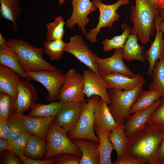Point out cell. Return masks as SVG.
<instances>
[{
	"instance_id": "1",
	"label": "cell",
	"mask_w": 164,
	"mask_h": 164,
	"mask_svg": "<svg viewBox=\"0 0 164 164\" xmlns=\"http://www.w3.org/2000/svg\"><path fill=\"white\" fill-rule=\"evenodd\" d=\"M164 137V130L147 123L128 136L126 154L135 159L151 164Z\"/></svg>"
},
{
	"instance_id": "2",
	"label": "cell",
	"mask_w": 164,
	"mask_h": 164,
	"mask_svg": "<svg viewBox=\"0 0 164 164\" xmlns=\"http://www.w3.org/2000/svg\"><path fill=\"white\" fill-rule=\"evenodd\" d=\"M130 7V21L133 23L130 34L136 35L142 44H146L154 34L155 20L160 12L146 0H135Z\"/></svg>"
},
{
	"instance_id": "3",
	"label": "cell",
	"mask_w": 164,
	"mask_h": 164,
	"mask_svg": "<svg viewBox=\"0 0 164 164\" xmlns=\"http://www.w3.org/2000/svg\"><path fill=\"white\" fill-rule=\"evenodd\" d=\"M7 41L9 46L17 54L20 65L24 71L54 70L57 69L44 59V53L42 48L34 46L19 39L12 38Z\"/></svg>"
},
{
	"instance_id": "4",
	"label": "cell",
	"mask_w": 164,
	"mask_h": 164,
	"mask_svg": "<svg viewBox=\"0 0 164 164\" xmlns=\"http://www.w3.org/2000/svg\"><path fill=\"white\" fill-rule=\"evenodd\" d=\"M145 82V80L135 88L130 90H108V93L111 100L108 107L111 113L117 123H125L127 118L130 115V109L142 90Z\"/></svg>"
},
{
	"instance_id": "5",
	"label": "cell",
	"mask_w": 164,
	"mask_h": 164,
	"mask_svg": "<svg viewBox=\"0 0 164 164\" xmlns=\"http://www.w3.org/2000/svg\"><path fill=\"white\" fill-rule=\"evenodd\" d=\"M67 133L63 128L53 122L50 124L47 135L46 151L43 159L65 153L81 157L82 153L79 148L70 139Z\"/></svg>"
},
{
	"instance_id": "6",
	"label": "cell",
	"mask_w": 164,
	"mask_h": 164,
	"mask_svg": "<svg viewBox=\"0 0 164 164\" xmlns=\"http://www.w3.org/2000/svg\"><path fill=\"white\" fill-rule=\"evenodd\" d=\"M100 97L93 96L86 101L78 121L73 130L68 133V137L72 141L75 139H86L98 143L99 139L94 128V111L97 103Z\"/></svg>"
},
{
	"instance_id": "7",
	"label": "cell",
	"mask_w": 164,
	"mask_h": 164,
	"mask_svg": "<svg viewBox=\"0 0 164 164\" xmlns=\"http://www.w3.org/2000/svg\"><path fill=\"white\" fill-rule=\"evenodd\" d=\"M92 2L98 8L100 15L96 27L91 29L86 35L85 38L91 43L97 42V36L102 28H111L114 23L119 19L120 15L117 13V10L123 5L129 4V0H118L113 4L107 5L103 3L101 0H93Z\"/></svg>"
},
{
	"instance_id": "8",
	"label": "cell",
	"mask_w": 164,
	"mask_h": 164,
	"mask_svg": "<svg viewBox=\"0 0 164 164\" xmlns=\"http://www.w3.org/2000/svg\"><path fill=\"white\" fill-rule=\"evenodd\" d=\"M82 75L74 69H70L65 74V79L60 89L58 100L62 102H82L85 101Z\"/></svg>"
},
{
	"instance_id": "9",
	"label": "cell",
	"mask_w": 164,
	"mask_h": 164,
	"mask_svg": "<svg viewBox=\"0 0 164 164\" xmlns=\"http://www.w3.org/2000/svg\"><path fill=\"white\" fill-rule=\"evenodd\" d=\"M25 72L32 80L39 83L45 87L48 93L46 97L48 101L51 102L58 100L60 90L65 79V74L60 69Z\"/></svg>"
},
{
	"instance_id": "10",
	"label": "cell",
	"mask_w": 164,
	"mask_h": 164,
	"mask_svg": "<svg viewBox=\"0 0 164 164\" xmlns=\"http://www.w3.org/2000/svg\"><path fill=\"white\" fill-rule=\"evenodd\" d=\"M123 48L115 49L114 54L105 58H102L95 54V62L98 73L101 76L111 73H119L130 77L135 74L125 64L122 56Z\"/></svg>"
},
{
	"instance_id": "11",
	"label": "cell",
	"mask_w": 164,
	"mask_h": 164,
	"mask_svg": "<svg viewBox=\"0 0 164 164\" xmlns=\"http://www.w3.org/2000/svg\"><path fill=\"white\" fill-rule=\"evenodd\" d=\"M86 101L63 102L62 108L53 122L63 128L67 132H71L78 121Z\"/></svg>"
},
{
	"instance_id": "12",
	"label": "cell",
	"mask_w": 164,
	"mask_h": 164,
	"mask_svg": "<svg viewBox=\"0 0 164 164\" xmlns=\"http://www.w3.org/2000/svg\"><path fill=\"white\" fill-rule=\"evenodd\" d=\"M71 4L73 12L70 17L67 20L65 26L71 29L77 24L82 33L86 35L87 33L85 27L90 21L88 16L96 11L97 8L90 0H72Z\"/></svg>"
},
{
	"instance_id": "13",
	"label": "cell",
	"mask_w": 164,
	"mask_h": 164,
	"mask_svg": "<svg viewBox=\"0 0 164 164\" xmlns=\"http://www.w3.org/2000/svg\"><path fill=\"white\" fill-rule=\"evenodd\" d=\"M64 51L73 55L88 69L98 73L95 54L89 49L81 37L78 35L71 37L69 42L66 43Z\"/></svg>"
},
{
	"instance_id": "14",
	"label": "cell",
	"mask_w": 164,
	"mask_h": 164,
	"mask_svg": "<svg viewBox=\"0 0 164 164\" xmlns=\"http://www.w3.org/2000/svg\"><path fill=\"white\" fill-rule=\"evenodd\" d=\"M82 76L84 91L87 97L89 98L93 96H98L109 105L111 100L108 93V85L102 76L89 69L84 70Z\"/></svg>"
},
{
	"instance_id": "15",
	"label": "cell",
	"mask_w": 164,
	"mask_h": 164,
	"mask_svg": "<svg viewBox=\"0 0 164 164\" xmlns=\"http://www.w3.org/2000/svg\"><path fill=\"white\" fill-rule=\"evenodd\" d=\"M17 96L15 113L22 114L31 110L39 100L37 91L30 80L20 78L17 84Z\"/></svg>"
},
{
	"instance_id": "16",
	"label": "cell",
	"mask_w": 164,
	"mask_h": 164,
	"mask_svg": "<svg viewBox=\"0 0 164 164\" xmlns=\"http://www.w3.org/2000/svg\"><path fill=\"white\" fill-rule=\"evenodd\" d=\"M162 16L160 14L155 20L156 33L154 41L151 43L150 48L144 51L143 55L145 60L149 64L147 74L151 76L156 61L164 56V39L163 33L159 29V26L162 20Z\"/></svg>"
},
{
	"instance_id": "17",
	"label": "cell",
	"mask_w": 164,
	"mask_h": 164,
	"mask_svg": "<svg viewBox=\"0 0 164 164\" xmlns=\"http://www.w3.org/2000/svg\"><path fill=\"white\" fill-rule=\"evenodd\" d=\"M162 102V98L156 101L150 107L129 115L127 118L125 123V133L127 136L137 131L147 123L150 117L159 107Z\"/></svg>"
},
{
	"instance_id": "18",
	"label": "cell",
	"mask_w": 164,
	"mask_h": 164,
	"mask_svg": "<svg viewBox=\"0 0 164 164\" xmlns=\"http://www.w3.org/2000/svg\"><path fill=\"white\" fill-rule=\"evenodd\" d=\"M102 77L107 83L108 89L130 90L135 88L145 80L139 74H136L134 77H130L122 73H114Z\"/></svg>"
},
{
	"instance_id": "19",
	"label": "cell",
	"mask_w": 164,
	"mask_h": 164,
	"mask_svg": "<svg viewBox=\"0 0 164 164\" xmlns=\"http://www.w3.org/2000/svg\"><path fill=\"white\" fill-rule=\"evenodd\" d=\"M72 141L78 147L81 152L80 164H99L98 143L84 138L75 139Z\"/></svg>"
},
{
	"instance_id": "20",
	"label": "cell",
	"mask_w": 164,
	"mask_h": 164,
	"mask_svg": "<svg viewBox=\"0 0 164 164\" xmlns=\"http://www.w3.org/2000/svg\"><path fill=\"white\" fill-rule=\"evenodd\" d=\"M19 115L23 119L27 130L31 134L40 138L46 142L48 129L55 117L41 118L23 114Z\"/></svg>"
},
{
	"instance_id": "21",
	"label": "cell",
	"mask_w": 164,
	"mask_h": 164,
	"mask_svg": "<svg viewBox=\"0 0 164 164\" xmlns=\"http://www.w3.org/2000/svg\"><path fill=\"white\" fill-rule=\"evenodd\" d=\"M94 126L111 131L118 124L111 113L108 104L101 98L96 105L94 116Z\"/></svg>"
},
{
	"instance_id": "22",
	"label": "cell",
	"mask_w": 164,
	"mask_h": 164,
	"mask_svg": "<svg viewBox=\"0 0 164 164\" xmlns=\"http://www.w3.org/2000/svg\"><path fill=\"white\" fill-rule=\"evenodd\" d=\"M20 76L11 69L0 65V92L5 93L16 100L17 96V84Z\"/></svg>"
},
{
	"instance_id": "23",
	"label": "cell",
	"mask_w": 164,
	"mask_h": 164,
	"mask_svg": "<svg viewBox=\"0 0 164 164\" xmlns=\"http://www.w3.org/2000/svg\"><path fill=\"white\" fill-rule=\"evenodd\" d=\"M0 64L12 70L21 78L32 80L21 68L17 54L9 45L0 46Z\"/></svg>"
},
{
	"instance_id": "24",
	"label": "cell",
	"mask_w": 164,
	"mask_h": 164,
	"mask_svg": "<svg viewBox=\"0 0 164 164\" xmlns=\"http://www.w3.org/2000/svg\"><path fill=\"white\" fill-rule=\"evenodd\" d=\"M108 138L116 151L117 159L126 154L128 138L125 133V124L118 123L111 131Z\"/></svg>"
},
{
	"instance_id": "25",
	"label": "cell",
	"mask_w": 164,
	"mask_h": 164,
	"mask_svg": "<svg viewBox=\"0 0 164 164\" xmlns=\"http://www.w3.org/2000/svg\"><path fill=\"white\" fill-rule=\"evenodd\" d=\"M137 36L130 34L123 47L122 56L128 61L139 60L145 64V60L143 56L144 46L138 43Z\"/></svg>"
},
{
	"instance_id": "26",
	"label": "cell",
	"mask_w": 164,
	"mask_h": 164,
	"mask_svg": "<svg viewBox=\"0 0 164 164\" xmlns=\"http://www.w3.org/2000/svg\"><path fill=\"white\" fill-rule=\"evenodd\" d=\"M94 128L95 134L99 139V164H114L111 159V154L114 148L108 138L111 131L102 130L95 126Z\"/></svg>"
},
{
	"instance_id": "27",
	"label": "cell",
	"mask_w": 164,
	"mask_h": 164,
	"mask_svg": "<svg viewBox=\"0 0 164 164\" xmlns=\"http://www.w3.org/2000/svg\"><path fill=\"white\" fill-rule=\"evenodd\" d=\"M162 97L159 90L151 88L147 90H142L130 111V114L147 108Z\"/></svg>"
},
{
	"instance_id": "28",
	"label": "cell",
	"mask_w": 164,
	"mask_h": 164,
	"mask_svg": "<svg viewBox=\"0 0 164 164\" xmlns=\"http://www.w3.org/2000/svg\"><path fill=\"white\" fill-rule=\"evenodd\" d=\"M47 149L46 142L35 135H30L26 148L25 155L32 159H43Z\"/></svg>"
},
{
	"instance_id": "29",
	"label": "cell",
	"mask_w": 164,
	"mask_h": 164,
	"mask_svg": "<svg viewBox=\"0 0 164 164\" xmlns=\"http://www.w3.org/2000/svg\"><path fill=\"white\" fill-rule=\"evenodd\" d=\"M0 2L1 16L11 21L13 24L14 31H16L18 28L16 20L21 14L19 0H0Z\"/></svg>"
},
{
	"instance_id": "30",
	"label": "cell",
	"mask_w": 164,
	"mask_h": 164,
	"mask_svg": "<svg viewBox=\"0 0 164 164\" xmlns=\"http://www.w3.org/2000/svg\"><path fill=\"white\" fill-rule=\"evenodd\" d=\"M62 105L63 102L60 101L47 104L37 103L27 115L41 118L55 117L61 109Z\"/></svg>"
},
{
	"instance_id": "31",
	"label": "cell",
	"mask_w": 164,
	"mask_h": 164,
	"mask_svg": "<svg viewBox=\"0 0 164 164\" xmlns=\"http://www.w3.org/2000/svg\"><path fill=\"white\" fill-rule=\"evenodd\" d=\"M123 32L120 35L115 36L111 39L108 38L104 39L101 42L103 45V50L109 52L113 49L123 48L130 33L131 28L126 23L121 25Z\"/></svg>"
},
{
	"instance_id": "32",
	"label": "cell",
	"mask_w": 164,
	"mask_h": 164,
	"mask_svg": "<svg viewBox=\"0 0 164 164\" xmlns=\"http://www.w3.org/2000/svg\"><path fill=\"white\" fill-rule=\"evenodd\" d=\"M151 76L153 81L149 88L159 90L164 97V56L156 61Z\"/></svg>"
},
{
	"instance_id": "33",
	"label": "cell",
	"mask_w": 164,
	"mask_h": 164,
	"mask_svg": "<svg viewBox=\"0 0 164 164\" xmlns=\"http://www.w3.org/2000/svg\"><path fill=\"white\" fill-rule=\"evenodd\" d=\"M66 44L62 39L46 40L43 43L44 53L49 56L50 61L60 60L62 58Z\"/></svg>"
},
{
	"instance_id": "34",
	"label": "cell",
	"mask_w": 164,
	"mask_h": 164,
	"mask_svg": "<svg viewBox=\"0 0 164 164\" xmlns=\"http://www.w3.org/2000/svg\"><path fill=\"white\" fill-rule=\"evenodd\" d=\"M66 22L61 15L54 18V21L46 23V34L48 41L62 39L65 32L64 26Z\"/></svg>"
},
{
	"instance_id": "35",
	"label": "cell",
	"mask_w": 164,
	"mask_h": 164,
	"mask_svg": "<svg viewBox=\"0 0 164 164\" xmlns=\"http://www.w3.org/2000/svg\"><path fill=\"white\" fill-rule=\"evenodd\" d=\"M8 140L10 143L26 129L23 119L14 113L8 120Z\"/></svg>"
},
{
	"instance_id": "36",
	"label": "cell",
	"mask_w": 164,
	"mask_h": 164,
	"mask_svg": "<svg viewBox=\"0 0 164 164\" xmlns=\"http://www.w3.org/2000/svg\"><path fill=\"white\" fill-rule=\"evenodd\" d=\"M0 93V118L8 120L15 112L16 100L5 93Z\"/></svg>"
},
{
	"instance_id": "37",
	"label": "cell",
	"mask_w": 164,
	"mask_h": 164,
	"mask_svg": "<svg viewBox=\"0 0 164 164\" xmlns=\"http://www.w3.org/2000/svg\"><path fill=\"white\" fill-rule=\"evenodd\" d=\"M31 134L25 130L20 135L10 143L9 150L15 152L18 157L25 155L26 145Z\"/></svg>"
},
{
	"instance_id": "38",
	"label": "cell",
	"mask_w": 164,
	"mask_h": 164,
	"mask_svg": "<svg viewBox=\"0 0 164 164\" xmlns=\"http://www.w3.org/2000/svg\"><path fill=\"white\" fill-rule=\"evenodd\" d=\"M159 107L152 114L147 123L164 130V97Z\"/></svg>"
},
{
	"instance_id": "39",
	"label": "cell",
	"mask_w": 164,
	"mask_h": 164,
	"mask_svg": "<svg viewBox=\"0 0 164 164\" xmlns=\"http://www.w3.org/2000/svg\"><path fill=\"white\" fill-rule=\"evenodd\" d=\"M0 164H22V161L14 152L6 150L0 153Z\"/></svg>"
},
{
	"instance_id": "40",
	"label": "cell",
	"mask_w": 164,
	"mask_h": 164,
	"mask_svg": "<svg viewBox=\"0 0 164 164\" xmlns=\"http://www.w3.org/2000/svg\"><path fill=\"white\" fill-rule=\"evenodd\" d=\"M55 164H80V158L73 154L65 153L56 155Z\"/></svg>"
},
{
	"instance_id": "41",
	"label": "cell",
	"mask_w": 164,
	"mask_h": 164,
	"mask_svg": "<svg viewBox=\"0 0 164 164\" xmlns=\"http://www.w3.org/2000/svg\"><path fill=\"white\" fill-rule=\"evenodd\" d=\"M24 164H53L56 162L55 157L51 158L39 160L29 158L25 155L19 156Z\"/></svg>"
},
{
	"instance_id": "42",
	"label": "cell",
	"mask_w": 164,
	"mask_h": 164,
	"mask_svg": "<svg viewBox=\"0 0 164 164\" xmlns=\"http://www.w3.org/2000/svg\"><path fill=\"white\" fill-rule=\"evenodd\" d=\"M143 161L134 158L125 154L116 159L114 164H144Z\"/></svg>"
},
{
	"instance_id": "43",
	"label": "cell",
	"mask_w": 164,
	"mask_h": 164,
	"mask_svg": "<svg viewBox=\"0 0 164 164\" xmlns=\"http://www.w3.org/2000/svg\"><path fill=\"white\" fill-rule=\"evenodd\" d=\"M151 164H164V137Z\"/></svg>"
},
{
	"instance_id": "44",
	"label": "cell",
	"mask_w": 164,
	"mask_h": 164,
	"mask_svg": "<svg viewBox=\"0 0 164 164\" xmlns=\"http://www.w3.org/2000/svg\"><path fill=\"white\" fill-rule=\"evenodd\" d=\"M0 138L8 140V120L0 118Z\"/></svg>"
},
{
	"instance_id": "45",
	"label": "cell",
	"mask_w": 164,
	"mask_h": 164,
	"mask_svg": "<svg viewBox=\"0 0 164 164\" xmlns=\"http://www.w3.org/2000/svg\"><path fill=\"white\" fill-rule=\"evenodd\" d=\"M10 142L8 140L0 138V152H2L9 149Z\"/></svg>"
},
{
	"instance_id": "46",
	"label": "cell",
	"mask_w": 164,
	"mask_h": 164,
	"mask_svg": "<svg viewBox=\"0 0 164 164\" xmlns=\"http://www.w3.org/2000/svg\"><path fill=\"white\" fill-rule=\"evenodd\" d=\"M158 10L162 18V20L160 22L159 24V29L164 34V9H159Z\"/></svg>"
},
{
	"instance_id": "47",
	"label": "cell",
	"mask_w": 164,
	"mask_h": 164,
	"mask_svg": "<svg viewBox=\"0 0 164 164\" xmlns=\"http://www.w3.org/2000/svg\"><path fill=\"white\" fill-rule=\"evenodd\" d=\"M149 4L157 9L158 5L162 0H146Z\"/></svg>"
},
{
	"instance_id": "48",
	"label": "cell",
	"mask_w": 164,
	"mask_h": 164,
	"mask_svg": "<svg viewBox=\"0 0 164 164\" xmlns=\"http://www.w3.org/2000/svg\"><path fill=\"white\" fill-rule=\"evenodd\" d=\"M9 45L8 41L3 36L1 33H0V46L3 45Z\"/></svg>"
},
{
	"instance_id": "49",
	"label": "cell",
	"mask_w": 164,
	"mask_h": 164,
	"mask_svg": "<svg viewBox=\"0 0 164 164\" xmlns=\"http://www.w3.org/2000/svg\"><path fill=\"white\" fill-rule=\"evenodd\" d=\"M164 9V0H162L159 4L157 9Z\"/></svg>"
},
{
	"instance_id": "50",
	"label": "cell",
	"mask_w": 164,
	"mask_h": 164,
	"mask_svg": "<svg viewBox=\"0 0 164 164\" xmlns=\"http://www.w3.org/2000/svg\"><path fill=\"white\" fill-rule=\"evenodd\" d=\"M66 0H58V3L60 5H62Z\"/></svg>"
}]
</instances>
